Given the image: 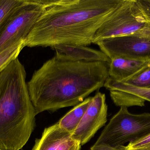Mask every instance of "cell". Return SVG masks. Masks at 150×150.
Here are the masks:
<instances>
[{
    "label": "cell",
    "mask_w": 150,
    "mask_h": 150,
    "mask_svg": "<svg viewBox=\"0 0 150 150\" xmlns=\"http://www.w3.org/2000/svg\"><path fill=\"white\" fill-rule=\"evenodd\" d=\"M150 134V113L133 114L121 107L111 119L95 144L124 146L137 141Z\"/></svg>",
    "instance_id": "obj_5"
},
{
    "label": "cell",
    "mask_w": 150,
    "mask_h": 150,
    "mask_svg": "<svg viewBox=\"0 0 150 150\" xmlns=\"http://www.w3.org/2000/svg\"><path fill=\"white\" fill-rule=\"evenodd\" d=\"M122 0H50L25 40L29 47L87 46Z\"/></svg>",
    "instance_id": "obj_2"
},
{
    "label": "cell",
    "mask_w": 150,
    "mask_h": 150,
    "mask_svg": "<svg viewBox=\"0 0 150 150\" xmlns=\"http://www.w3.org/2000/svg\"><path fill=\"white\" fill-rule=\"evenodd\" d=\"M81 146L73 138L71 133L57 123L45 129L32 150H80Z\"/></svg>",
    "instance_id": "obj_10"
},
{
    "label": "cell",
    "mask_w": 150,
    "mask_h": 150,
    "mask_svg": "<svg viewBox=\"0 0 150 150\" xmlns=\"http://www.w3.org/2000/svg\"><path fill=\"white\" fill-rule=\"evenodd\" d=\"M120 82L133 87L150 89V66L129 79Z\"/></svg>",
    "instance_id": "obj_15"
},
{
    "label": "cell",
    "mask_w": 150,
    "mask_h": 150,
    "mask_svg": "<svg viewBox=\"0 0 150 150\" xmlns=\"http://www.w3.org/2000/svg\"><path fill=\"white\" fill-rule=\"evenodd\" d=\"M128 150H150V134L148 136L126 146Z\"/></svg>",
    "instance_id": "obj_17"
},
{
    "label": "cell",
    "mask_w": 150,
    "mask_h": 150,
    "mask_svg": "<svg viewBox=\"0 0 150 150\" xmlns=\"http://www.w3.org/2000/svg\"><path fill=\"white\" fill-rule=\"evenodd\" d=\"M50 0H23L0 28V51L25 40L45 10Z\"/></svg>",
    "instance_id": "obj_6"
},
{
    "label": "cell",
    "mask_w": 150,
    "mask_h": 150,
    "mask_svg": "<svg viewBox=\"0 0 150 150\" xmlns=\"http://www.w3.org/2000/svg\"><path fill=\"white\" fill-rule=\"evenodd\" d=\"M108 77L107 63L74 61L56 53L27 83L36 115L79 105L104 87Z\"/></svg>",
    "instance_id": "obj_1"
},
{
    "label": "cell",
    "mask_w": 150,
    "mask_h": 150,
    "mask_svg": "<svg viewBox=\"0 0 150 150\" xmlns=\"http://www.w3.org/2000/svg\"><path fill=\"white\" fill-rule=\"evenodd\" d=\"M63 58L74 61L102 62L109 63L110 59L105 54L86 46L59 45L51 47Z\"/></svg>",
    "instance_id": "obj_12"
},
{
    "label": "cell",
    "mask_w": 150,
    "mask_h": 150,
    "mask_svg": "<svg viewBox=\"0 0 150 150\" xmlns=\"http://www.w3.org/2000/svg\"><path fill=\"white\" fill-rule=\"evenodd\" d=\"M25 40H22L0 51V74L13 60L17 59L25 47Z\"/></svg>",
    "instance_id": "obj_14"
},
{
    "label": "cell",
    "mask_w": 150,
    "mask_h": 150,
    "mask_svg": "<svg viewBox=\"0 0 150 150\" xmlns=\"http://www.w3.org/2000/svg\"><path fill=\"white\" fill-rule=\"evenodd\" d=\"M92 97H88L72 109L58 122L62 128L73 134L84 115Z\"/></svg>",
    "instance_id": "obj_13"
},
{
    "label": "cell",
    "mask_w": 150,
    "mask_h": 150,
    "mask_svg": "<svg viewBox=\"0 0 150 150\" xmlns=\"http://www.w3.org/2000/svg\"><path fill=\"white\" fill-rule=\"evenodd\" d=\"M90 150H128L125 146H112L105 144H95Z\"/></svg>",
    "instance_id": "obj_19"
},
{
    "label": "cell",
    "mask_w": 150,
    "mask_h": 150,
    "mask_svg": "<svg viewBox=\"0 0 150 150\" xmlns=\"http://www.w3.org/2000/svg\"><path fill=\"white\" fill-rule=\"evenodd\" d=\"M23 0H0V28L13 9Z\"/></svg>",
    "instance_id": "obj_16"
},
{
    "label": "cell",
    "mask_w": 150,
    "mask_h": 150,
    "mask_svg": "<svg viewBox=\"0 0 150 150\" xmlns=\"http://www.w3.org/2000/svg\"><path fill=\"white\" fill-rule=\"evenodd\" d=\"M134 35L150 38V22L136 0H122L94 36L93 43L104 39Z\"/></svg>",
    "instance_id": "obj_4"
},
{
    "label": "cell",
    "mask_w": 150,
    "mask_h": 150,
    "mask_svg": "<svg viewBox=\"0 0 150 150\" xmlns=\"http://www.w3.org/2000/svg\"><path fill=\"white\" fill-rule=\"evenodd\" d=\"M140 9L150 22V0H136Z\"/></svg>",
    "instance_id": "obj_18"
},
{
    "label": "cell",
    "mask_w": 150,
    "mask_h": 150,
    "mask_svg": "<svg viewBox=\"0 0 150 150\" xmlns=\"http://www.w3.org/2000/svg\"><path fill=\"white\" fill-rule=\"evenodd\" d=\"M0 150H2L0 149Z\"/></svg>",
    "instance_id": "obj_20"
},
{
    "label": "cell",
    "mask_w": 150,
    "mask_h": 150,
    "mask_svg": "<svg viewBox=\"0 0 150 150\" xmlns=\"http://www.w3.org/2000/svg\"><path fill=\"white\" fill-rule=\"evenodd\" d=\"M107 113L105 95L98 92L92 97L84 115L72 134L73 138L81 146L87 143L105 125Z\"/></svg>",
    "instance_id": "obj_8"
},
{
    "label": "cell",
    "mask_w": 150,
    "mask_h": 150,
    "mask_svg": "<svg viewBox=\"0 0 150 150\" xmlns=\"http://www.w3.org/2000/svg\"><path fill=\"white\" fill-rule=\"evenodd\" d=\"M110 60L122 57L150 60V38L134 35L118 36L98 41L94 43Z\"/></svg>",
    "instance_id": "obj_7"
},
{
    "label": "cell",
    "mask_w": 150,
    "mask_h": 150,
    "mask_svg": "<svg viewBox=\"0 0 150 150\" xmlns=\"http://www.w3.org/2000/svg\"><path fill=\"white\" fill-rule=\"evenodd\" d=\"M104 87L109 91L110 97L117 106L143 107L150 102V89L133 87L108 77Z\"/></svg>",
    "instance_id": "obj_9"
},
{
    "label": "cell",
    "mask_w": 150,
    "mask_h": 150,
    "mask_svg": "<svg viewBox=\"0 0 150 150\" xmlns=\"http://www.w3.org/2000/svg\"><path fill=\"white\" fill-rule=\"evenodd\" d=\"M108 64L109 77L119 82L128 80L150 66V60L115 57Z\"/></svg>",
    "instance_id": "obj_11"
},
{
    "label": "cell",
    "mask_w": 150,
    "mask_h": 150,
    "mask_svg": "<svg viewBox=\"0 0 150 150\" xmlns=\"http://www.w3.org/2000/svg\"><path fill=\"white\" fill-rule=\"evenodd\" d=\"M36 116L25 69L17 58L0 74V149H22L34 130Z\"/></svg>",
    "instance_id": "obj_3"
}]
</instances>
